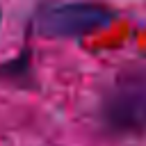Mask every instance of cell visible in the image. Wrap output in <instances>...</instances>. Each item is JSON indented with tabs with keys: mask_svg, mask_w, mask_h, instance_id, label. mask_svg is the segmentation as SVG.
I'll return each mask as SVG.
<instances>
[{
	"mask_svg": "<svg viewBox=\"0 0 146 146\" xmlns=\"http://www.w3.org/2000/svg\"><path fill=\"white\" fill-rule=\"evenodd\" d=\"M0 23H2V9H0Z\"/></svg>",
	"mask_w": 146,
	"mask_h": 146,
	"instance_id": "3957f363",
	"label": "cell"
},
{
	"mask_svg": "<svg viewBox=\"0 0 146 146\" xmlns=\"http://www.w3.org/2000/svg\"><path fill=\"white\" fill-rule=\"evenodd\" d=\"M114 11L103 2H57L46 5L36 16L39 30L48 36H82L105 27L112 21Z\"/></svg>",
	"mask_w": 146,
	"mask_h": 146,
	"instance_id": "7a4b0ae2",
	"label": "cell"
},
{
	"mask_svg": "<svg viewBox=\"0 0 146 146\" xmlns=\"http://www.w3.org/2000/svg\"><path fill=\"white\" fill-rule=\"evenodd\" d=\"M100 121L114 135H146V71H123L105 89Z\"/></svg>",
	"mask_w": 146,
	"mask_h": 146,
	"instance_id": "6da1fadb",
	"label": "cell"
}]
</instances>
